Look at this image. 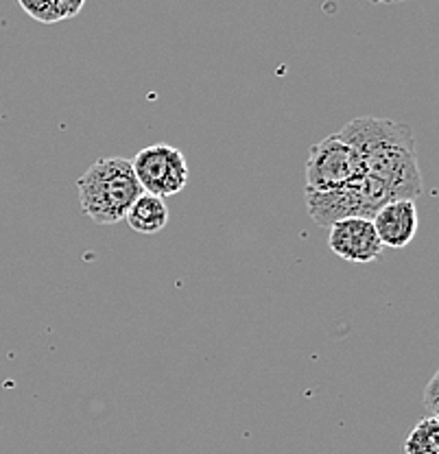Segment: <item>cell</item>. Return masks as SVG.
<instances>
[{"mask_svg":"<svg viewBox=\"0 0 439 454\" xmlns=\"http://www.w3.org/2000/svg\"><path fill=\"white\" fill-rule=\"evenodd\" d=\"M358 151L365 175L379 179L394 201L422 197V170L415 153L413 129L391 118H354L339 131Z\"/></svg>","mask_w":439,"mask_h":454,"instance_id":"cell-1","label":"cell"},{"mask_svg":"<svg viewBox=\"0 0 439 454\" xmlns=\"http://www.w3.org/2000/svg\"><path fill=\"white\" fill-rule=\"evenodd\" d=\"M83 215L97 225H114L125 219L131 203L140 197L138 179L129 160L121 155L101 158L77 182Z\"/></svg>","mask_w":439,"mask_h":454,"instance_id":"cell-2","label":"cell"},{"mask_svg":"<svg viewBox=\"0 0 439 454\" xmlns=\"http://www.w3.org/2000/svg\"><path fill=\"white\" fill-rule=\"evenodd\" d=\"M389 192L379 179L363 175L346 186L324 192H306V207L310 219L319 227H333L343 219H372L382 206L391 203Z\"/></svg>","mask_w":439,"mask_h":454,"instance_id":"cell-3","label":"cell"},{"mask_svg":"<svg viewBox=\"0 0 439 454\" xmlns=\"http://www.w3.org/2000/svg\"><path fill=\"white\" fill-rule=\"evenodd\" d=\"M365 175V167L350 142L339 134L325 136L310 146L306 160V192H324L346 186Z\"/></svg>","mask_w":439,"mask_h":454,"instance_id":"cell-4","label":"cell"},{"mask_svg":"<svg viewBox=\"0 0 439 454\" xmlns=\"http://www.w3.org/2000/svg\"><path fill=\"white\" fill-rule=\"evenodd\" d=\"M131 168L143 192L162 199L182 192L191 177L186 158L171 145L145 146L131 160Z\"/></svg>","mask_w":439,"mask_h":454,"instance_id":"cell-5","label":"cell"},{"mask_svg":"<svg viewBox=\"0 0 439 454\" xmlns=\"http://www.w3.org/2000/svg\"><path fill=\"white\" fill-rule=\"evenodd\" d=\"M328 247L334 255L354 264L374 262L385 249L372 225V219H361V216L343 219L330 227Z\"/></svg>","mask_w":439,"mask_h":454,"instance_id":"cell-6","label":"cell"},{"mask_svg":"<svg viewBox=\"0 0 439 454\" xmlns=\"http://www.w3.org/2000/svg\"><path fill=\"white\" fill-rule=\"evenodd\" d=\"M372 225H374L376 234H379L382 247L404 249L418 234V206H415V201H409V199L387 203L372 216Z\"/></svg>","mask_w":439,"mask_h":454,"instance_id":"cell-7","label":"cell"},{"mask_svg":"<svg viewBox=\"0 0 439 454\" xmlns=\"http://www.w3.org/2000/svg\"><path fill=\"white\" fill-rule=\"evenodd\" d=\"M125 221L136 234H160L169 223L167 199L149 195V192H140V197L127 210Z\"/></svg>","mask_w":439,"mask_h":454,"instance_id":"cell-8","label":"cell"},{"mask_svg":"<svg viewBox=\"0 0 439 454\" xmlns=\"http://www.w3.org/2000/svg\"><path fill=\"white\" fill-rule=\"evenodd\" d=\"M404 454H439V418H422L403 443Z\"/></svg>","mask_w":439,"mask_h":454,"instance_id":"cell-9","label":"cell"},{"mask_svg":"<svg viewBox=\"0 0 439 454\" xmlns=\"http://www.w3.org/2000/svg\"><path fill=\"white\" fill-rule=\"evenodd\" d=\"M22 9L33 18V20L42 22V25H55L61 20L59 7L55 0H18Z\"/></svg>","mask_w":439,"mask_h":454,"instance_id":"cell-10","label":"cell"},{"mask_svg":"<svg viewBox=\"0 0 439 454\" xmlns=\"http://www.w3.org/2000/svg\"><path fill=\"white\" fill-rule=\"evenodd\" d=\"M59 7L61 20H68V18H74L83 9L86 0H55Z\"/></svg>","mask_w":439,"mask_h":454,"instance_id":"cell-11","label":"cell"},{"mask_svg":"<svg viewBox=\"0 0 439 454\" xmlns=\"http://www.w3.org/2000/svg\"><path fill=\"white\" fill-rule=\"evenodd\" d=\"M437 389H439V373H433V378L428 380L427 389H424V402H427V406L433 411V413L437 411V402H439Z\"/></svg>","mask_w":439,"mask_h":454,"instance_id":"cell-12","label":"cell"},{"mask_svg":"<svg viewBox=\"0 0 439 454\" xmlns=\"http://www.w3.org/2000/svg\"><path fill=\"white\" fill-rule=\"evenodd\" d=\"M365 3H372V4H400V3H404V0H365Z\"/></svg>","mask_w":439,"mask_h":454,"instance_id":"cell-13","label":"cell"}]
</instances>
